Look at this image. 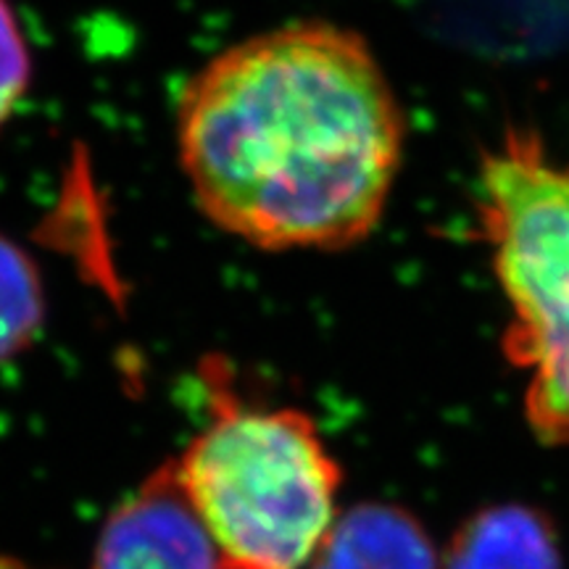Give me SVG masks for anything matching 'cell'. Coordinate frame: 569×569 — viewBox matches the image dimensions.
<instances>
[{
  "instance_id": "cell-1",
  "label": "cell",
  "mask_w": 569,
  "mask_h": 569,
  "mask_svg": "<svg viewBox=\"0 0 569 569\" xmlns=\"http://www.w3.org/2000/svg\"><path fill=\"white\" fill-rule=\"evenodd\" d=\"M177 146L213 224L267 251H332L380 222L403 117L359 34L298 21L227 48L188 82Z\"/></svg>"
},
{
  "instance_id": "cell-2",
  "label": "cell",
  "mask_w": 569,
  "mask_h": 569,
  "mask_svg": "<svg viewBox=\"0 0 569 569\" xmlns=\"http://www.w3.org/2000/svg\"><path fill=\"white\" fill-rule=\"evenodd\" d=\"M177 475L224 569H309L338 519L340 467L298 409L224 403Z\"/></svg>"
},
{
  "instance_id": "cell-3",
  "label": "cell",
  "mask_w": 569,
  "mask_h": 569,
  "mask_svg": "<svg viewBox=\"0 0 569 569\" xmlns=\"http://www.w3.org/2000/svg\"><path fill=\"white\" fill-rule=\"evenodd\" d=\"M478 217L509 306L503 351L528 377L525 417L546 446L569 448V167L530 130L486 153Z\"/></svg>"
},
{
  "instance_id": "cell-4",
  "label": "cell",
  "mask_w": 569,
  "mask_h": 569,
  "mask_svg": "<svg viewBox=\"0 0 569 569\" xmlns=\"http://www.w3.org/2000/svg\"><path fill=\"white\" fill-rule=\"evenodd\" d=\"M92 569H224L184 493L177 461L106 519Z\"/></svg>"
},
{
  "instance_id": "cell-5",
  "label": "cell",
  "mask_w": 569,
  "mask_h": 569,
  "mask_svg": "<svg viewBox=\"0 0 569 569\" xmlns=\"http://www.w3.org/2000/svg\"><path fill=\"white\" fill-rule=\"evenodd\" d=\"M309 569H438V557L415 517L365 503L336 519Z\"/></svg>"
},
{
  "instance_id": "cell-6",
  "label": "cell",
  "mask_w": 569,
  "mask_h": 569,
  "mask_svg": "<svg viewBox=\"0 0 569 569\" xmlns=\"http://www.w3.org/2000/svg\"><path fill=\"white\" fill-rule=\"evenodd\" d=\"M443 569H561L557 532L532 507H490L453 536Z\"/></svg>"
},
{
  "instance_id": "cell-7",
  "label": "cell",
  "mask_w": 569,
  "mask_h": 569,
  "mask_svg": "<svg viewBox=\"0 0 569 569\" xmlns=\"http://www.w3.org/2000/svg\"><path fill=\"white\" fill-rule=\"evenodd\" d=\"M42 325V282L34 264L0 238V361L24 351Z\"/></svg>"
},
{
  "instance_id": "cell-8",
  "label": "cell",
  "mask_w": 569,
  "mask_h": 569,
  "mask_svg": "<svg viewBox=\"0 0 569 569\" xmlns=\"http://www.w3.org/2000/svg\"><path fill=\"white\" fill-rule=\"evenodd\" d=\"M30 82V53L11 6L0 0V124L11 117Z\"/></svg>"
},
{
  "instance_id": "cell-9",
  "label": "cell",
  "mask_w": 569,
  "mask_h": 569,
  "mask_svg": "<svg viewBox=\"0 0 569 569\" xmlns=\"http://www.w3.org/2000/svg\"><path fill=\"white\" fill-rule=\"evenodd\" d=\"M0 569H32V567L21 565V561L11 559V557H0Z\"/></svg>"
}]
</instances>
